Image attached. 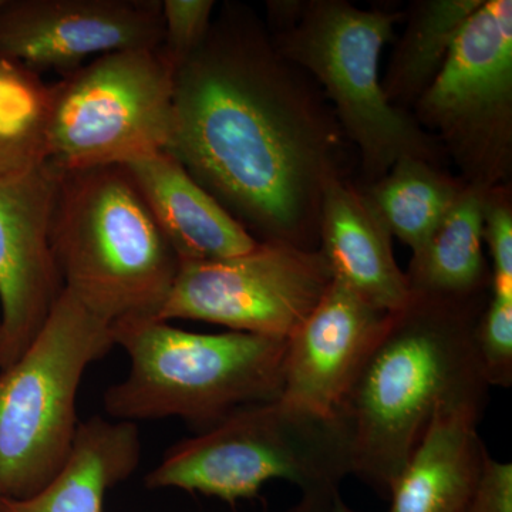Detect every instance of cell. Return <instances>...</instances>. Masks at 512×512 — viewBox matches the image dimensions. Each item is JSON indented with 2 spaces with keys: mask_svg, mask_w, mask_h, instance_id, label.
Segmentation results:
<instances>
[{
  "mask_svg": "<svg viewBox=\"0 0 512 512\" xmlns=\"http://www.w3.org/2000/svg\"><path fill=\"white\" fill-rule=\"evenodd\" d=\"M261 20L228 3L175 70L167 151L256 241L318 249L340 127Z\"/></svg>",
  "mask_w": 512,
  "mask_h": 512,
  "instance_id": "6da1fadb",
  "label": "cell"
},
{
  "mask_svg": "<svg viewBox=\"0 0 512 512\" xmlns=\"http://www.w3.org/2000/svg\"><path fill=\"white\" fill-rule=\"evenodd\" d=\"M412 293L389 313L340 403L352 474L389 500L413 451L444 407L485 409L487 380L477 353V325L488 301Z\"/></svg>",
  "mask_w": 512,
  "mask_h": 512,
  "instance_id": "7a4b0ae2",
  "label": "cell"
},
{
  "mask_svg": "<svg viewBox=\"0 0 512 512\" xmlns=\"http://www.w3.org/2000/svg\"><path fill=\"white\" fill-rule=\"evenodd\" d=\"M50 244L64 291L111 325L156 318L180 266L126 165L62 171Z\"/></svg>",
  "mask_w": 512,
  "mask_h": 512,
  "instance_id": "3957f363",
  "label": "cell"
},
{
  "mask_svg": "<svg viewBox=\"0 0 512 512\" xmlns=\"http://www.w3.org/2000/svg\"><path fill=\"white\" fill-rule=\"evenodd\" d=\"M350 474L349 437L338 417L278 397L241 407L174 444L147 474L146 485L234 505L255 498L268 481L286 480L301 491L289 512H332L340 484Z\"/></svg>",
  "mask_w": 512,
  "mask_h": 512,
  "instance_id": "277c9868",
  "label": "cell"
},
{
  "mask_svg": "<svg viewBox=\"0 0 512 512\" xmlns=\"http://www.w3.org/2000/svg\"><path fill=\"white\" fill-rule=\"evenodd\" d=\"M111 328L114 346L130 359L127 376L104 392L113 420L177 417L202 431L241 407L281 396L288 339L194 333L156 318Z\"/></svg>",
  "mask_w": 512,
  "mask_h": 512,
  "instance_id": "5b68a950",
  "label": "cell"
},
{
  "mask_svg": "<svg viewBox=\"0 0 512 512\" xmlns=\"http://www.w3.org/2000/svg\"><path fill=\"white\" fill-rule=\"evenodd\" d=\"M400 13L363 10L343 0H313L272 25L276 52L311 73L335 107L338 126L356 144L369 185L400 158L439 165L444 148L406 110L384 96L380 56Z\"/></svg>",
  "mask_w": 512,
  "mask_h": 512,
  "instance_id": "8992f818",
  "label": "cell"
},
{
  "mask_svg": "<svg viewBox=\"0 0 512 512\" xmlns=\"http://www.w3.org/2000/svg\"><path fill=\"white\" fill-rule=\"evenodd\" d=\"M69 292L13 365L0 370V490L30 497L62 470L79 421L87 367L114 346L113 328Z\"/></svg>",
  "mask_w": 512,
  "mask_h": 512,
  "instance_id": "52a82bcc",
  "label": "cell"
},
{
  "mask_svg": "<svg viewBox=\"0 0 512 512\" xmlns=\"http://www.w3.org/2000/svg\"><path fill=\"white\" fill-rule=\"evenodd\" d=\"M175 70L160 49L96 57L53 84L49 161L64 173L167 150Z\"/></svg>",
  "mask_w": 512,
  "mask_h": 512,
  "instance_id": "ba28073f",
  "label": "cell"
},
{
  "mask_svg": "<svg viewBox=\"0 0 512 512\" xmlns=\"http://www.w3.org/2000/svg\"><path fill=\"white\" fill-rule=\"evenodd\" d=\"M414 106L420 126L439 133L464 184L505 187L512 170L511 0H484Z\"/></svg>",
  "mask_w": 512,
  "mask_h": 512,
  "instance_id": "9c48e42d",
  "label": "cell"
},
{
  "mask_svg": "<svg viewBox=\"0 0 512 512\" xmlns=\"http://www.w3.org/2000/svg\"><path fill=\"white\" fill-rule=\"evenodd\" d=\"M320 249L259 241L218 261H180L158 320H202L234 332L289 339L332 284Z\"/></svg>",
  "mask_w": 512,
  "mask_h": 512,
  "instance_id": "30bf717a",
  "label": "cell"
},
{
  "mask_svg": "<svg viewBox=\"0 0 512 512\" xmlns=\"http://www.w3.org/2000/svg\"><path fill=\"white\" fill-rule=\"evenodd\" d=\"M161 0H3L0 55L36 73L76 72L90 56L163 45Z\"/></svg>",
  "mask_w": 512,
  "mask_h": 512,
  "instance_id": "8fae6325",
  "label": "cell"
},
{
  "mask_svg": "<svg viewBox=\"0 0 512 512\" xmlns=\"http://www.w3.org/2000/svg\"><path fill=\"white\" fill-rule=\"evenodd\" d=\"M62 171L0 178V370L16 362L63 293L50 228Z\"/></svg>",
  "mask_w": 512,
  "mask_h": 512,
  "instance_id": "7c38bea8",
  "label": "cell"
},
{
  "mask_svg": "<svg viewBox=\"0 0 512 512\" xmlns=\"http://www.w3.org/2000/svg\"><path fill=\"white\" fill-rule=\"evenodd\" d=\"M387 315L333 276L328 291L286 343L279 399L336 416Z\"/></svg>",
  "mask_w": 512,
  "mask_h": 512,
  "instance_id": "4fadbf2b",
  "label": "cell"
},
{
  "mask_svg": "<svg viewBox=\"0 0 512 512\" xmlns=\"http://www.w3.org/2000/svg\"><path fill=\"white\" fill-rule=\"evenodd\" d=\"M392 232L365 192L340 174L323 188L319 249L335 278L380 309L400 311L412 298L406 272L394 258Z\"/></svg>",
  "mask_w": 512,
  "mask_h": 512,
  "instance_id": "5bb4252c",
  "label": "cell"
},
{
  "mask_svg": "<svg viewBox=\"0 0 512 512\" xmlns=\"http://www.w3.org/2000/svg\"><path fill=\"white\" fill-rule=\"evenodd\" d=\"M126 167L180 261H218L258 245L167 150Z\"/></svg>",
  "mask_w": 512,
  "mask_h": 512,
  "instance_id": "9a60e30c",
  "label": "cell"
},
{
  "mask_svg": "<svg viewBox=\"0 0 512 512\" xmlns=\"http://www.w3.org/2000/svg\"><path fill=\"white\" fill-rule=\"evenodd\" d=\"M484 410L444 407L390 491L389 512H461L476 490L485 457L477 424Z\"/></svg>",
  "mask_w": 512,
  "mask_h": 512,
  "instance_id": "2e32d148",
  "label": "cell"
},
{
  "mask_svg": "<svg viewBox=\"0 0 512 512\" xmlns=\"http://www.w3.org/2000/svg\"><path fill=\"white\" fill-rule=\"evenodd\" d=\"M140 458L136 423L90 417L79 424L62 470L30 497H5V512H101L107 491L126 481Z\"/></svg>",
  "mask_w": 512,
  "mask_h": 512,
  "instance_id": "e0dca14e",
  "label": "cell"
},
{
  "mask_svg": "<svg viewBox=\"0 0 512 512\" xmlns=\"http://www.w3.org/2000/svg\"><path fill=\"white\" fill-rule=\"evenodd\" d=\"M484 188L464 185L457 201L413 256L406 272L410 292L444 299H473L487 295L491 269L485 261Z\"/></svg>",
  "mask_w": 512,
  "mask_h": 512,
  "instance_id": "ac0fdd59",
  "label": "cell"
},
{
  "mask_svg": "<svg viewBox=\"0 0 512 512\" xmlns=\"http://www.w3.org/2000/svg\"><path fill=\"white\" fill-rule=\"evenodd\" d=\"M484 0H423L416 2L402 39L394 49L382 82L384 96L404 110L429 89L446 62L464 23Z\"/></svg>",
  "mask_w": 512,
  "mask_h": 512,
  "instance_id": "d6986e66",
  "label": "cell"
},
{
  "mask_svg": "<svg viewBox=\"0 0 512 512\" xmlns=\"http://www.w3.org/2000/svg\"><path fill=\"white\" fill-rule=\"evenodd\" d=\"M439 165L416 157L400 158L382 180L362 190L392 235L412 249L426 247L464 188Z\"/></svg>",
  "mask_w": 512,
  "mask_h": 512,
  "instance_id": "ffe728a7",
  "label": "cell"
},
{
  "mask_svg": "<svg viewBox=\"0 0 512 512\" xmlns=\"http://www.w3.org/2000/svg\"><path fill=\"white\" fill-rule=\"evenodd\" d=\"M53 84L0 55V178L16 177L49 161Z\"/></svg>",
  "mask_w": 512,
  "mask_h": 512,
  "instance_id": "44dd1931",
  "label": "cell"
},
{
  "mask_svg": "<svg viewBox=\"0 0 512 512\" xmlns=\"http://www.w3.org/2000/svg\"><path fill=\"white\" fill-rule=\"evenodd\" d=\"M477 353L488 386L512 383V299L488 296L477 325Z\"/></svg>",
  "mask_w": 512,
  "mask_h": 512,
  "instance_id": "7402d4cb",
  "label": "cell"
},
{
  "mask_svg": "<svg viewBox=\"0 0 512 512\" xmlns=\"http://www.w3.org/2000/svg\"><path fill=\"white\" fill-rule=\"evenodd\" d=\"M214 0H161V53L174 70L183 66L207 37L214 20Z\"/></svg>",
  "mask_w": 512,
  "mask_h": 512,
  "instance_id": "603a6c76",
  "label": "cell"
},
{
  "mask_svg": "<svg viewBox=\"0 0 512 512\" xmlns=\"http://www.w3.org/2000/svg\"><path fill=\"white\" fill-rule=\"evenodd\" d=\"M483 224L484 241L493 259L490 293L512 299V208L507 187L485 192Z\"/></svg>",
  "mask_w": 512,
  "mask_h": 512,
  "instance_id": "cb8c5ba5",
  "label": "cell"
},
{
  "mask_svg": "<svg viewBox=\"0 0 512 512\" xmlns=\"http://www.w3.org/2000/svg\"><path fill=\"white\" fill-rule=\"evenodd\" d=\"M461 512H512V464L488 454L476 490Z\"/></svg>",
  "mask_w": 512,
  "mask_h": 512,
  "instance_id": "d4e9b609",
  "label": "cell"
},
{
  "mask_svg": "<svg viewBox=\"0 0 512 512\" xmlns=\"http://www.w3.org/2000/svg\"><path fill=\"white\" fill-rule=\"evenodd\" d=\"M332 512H357L355 510H352V508L348 507L345 503H343L342 498H340V495L338 498H336L335 504H333V511Z\"/></svg>",
  "mask_w": 512,
  "mask_h": 512,
  "instance_id": "484cf974",
  "label": "cell"
},
{
  "mask_svg": "<svg viewBox=\"0 0 512 512\" xmlns=\"http://www.w3.org/2000/svg\"><path fill=\"white\" fill-rule=\"evenodd\" d=\"M0 512H5V495L0 490Z\"/></svg>",
  "mask_w": 512,
  "mask_h": 512,
  "instance_id": "4316f807",
  "label": "cell"
},
{
  "mask_svg": "<svg viewBox=\"0 0 512 512\" xmlns=\"http://www.w3.org/2000/svg\"><path fill=\"white\" fill-rule=\"evenodd\" d=\"M2 5H3V0H0V6H2Z\"/></svg>",
  "mask_w": 512,
  "mask_h": 512,
  "instance_id": "83f0119b",
  "label": "cell"
}]
</instances>
